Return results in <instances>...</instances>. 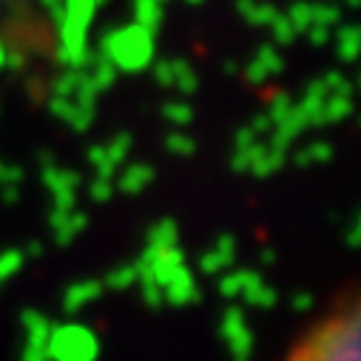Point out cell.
<instances>
[{
	"instance_id": "obj_1",
	"label": "cell",
	"mask_w": 361,
	"mask_h": 361,
	"mask_svg": "<svg viewBox=\"0 0 361 361\" xmlns=\"http://www.w3.org/2000/svg\"><path fill=\"white\" fill-rule=\"evenodd\" d=\"M358 330H361L358 302L350 299L341 310L330 313L319 327H313L285 355V361H361Z\"/></svg>"
},
{
	"instance_id": "obj_2",
	"label": "cell",
	"mask_w": 361,
	"mask_h": 361,
	"mask_svg": "<svg viewBox=\"0 0 361 361\" xmlns=\"http://www.w3.org/2000/svg\"><path fill=\"white\" fill-rule=\"evenodd\" d=\"M100 57L109 60L117 71H128V74H137L142 68L151 66V57H154V32L131 23V26H123L111 35L103 37V46H100Z\"/></svg>"
},
{
	"instance_id": "obj_3",
	"label": "cell",
	"mask_w": 361,
	"mask_h": 361,
	"mask_svg": "<svg viewBox=\"0 0 361 361\" xmlns=\"http://www.w3.org/2000/svg\"><path fill=\"white\" fill-rule=\"evenodd\" d=\"M40 179H43V185L51 191L54 200H57V197H74V194H77V185H80V173H77V171L60 168V165H54L51 159L43 162Z\"/></svg>"
},
{
	"instance_id": "obj_4",
	"label": "cell",
	"mask_w": 361,
	"mask_h": 361,
	"mask_svg": "<svg viewBox=\"0 0 361 361\" xmlns=\"http://www.w3.org/2000/svg\"><path fill=\"white\" fill-rule=\"evenodd\" d=\"M282 68H285V60H282V54H279L276 46H259L256 57L245 68V77L250 82H264V80H270L274 74H279Z\"/></svg>"
},
{
	"instance_id": "obj_5",
	"label": "cell",
	"mask_w": 361,
	"mask_h": 361,
	"mask_svg": "<svg viewBox=\"0 0 361 361\" xmlns=\"http://www.w3.org/2000/svg\"><path fill=\"white\" fill-rule=\"evenodd\" d=\"M49 109H51V114H54L57 120L68 123L74 131H85L88 126L94 123V109H92V106H80V103H74L71 97H51Z\"/></svg>"
},
{
	"instance_id": "obj_6",
	"label": "cell",
	"mask_w": 361,
	"mask_h": 361,
	"mask_svg": "<svg viewBox=\"0 0 361 361\" xmlns=\"http://www.w3.org/2000/svg\"><path fill=\"white\" fill-rule=\"evenodd\" d=\"M285 159H288V151L270 145V142H259L256 151H253V157H250L247 171L253 176H259V179H267V176H274L276 171H282Z\"/></svg>"
},
{
	"instance_id": "obj_7",
	"label": "cell",
	"mask_w": 361,
	"mask_h": 361,
	"mask_svg": "<svg viewBox=\"0 0 361 361\" xmlns=\"http://www.w3.org/2000/svg\"><path fill=\"white\" fill-rule=\"evenodd\" d=\"M151 183H154V168L145 165V162H134V165H128V168L123 171V176H120L117 185H120L123 194H140V191H145Z\"/></svg>"
},
{
	"instance_id": "obj_8",
	"label": "cell",
	"mask_w": 361,
	"mask_h": 361,
	"mask_svg": "<svg viewBox=\"0 0 361 361\" xmlns=\"http://www.w3.org/2000/svg\"><path fill=\"white\" fill-rule=\"evenodd\" d=\"M239 15L250 23V26H270V20H274L279 12L274 4H264V0H239Z\"/></svg>"
},
{
	"instance_id": "obj_9",
	"label": "cell",
	"mask_w": 361,
	"mask_h": 361,
	"mask_svg": "<svg viewBox=\"0 0 361 361\" xmlns=\"http://www.w3.org/2000/svg\"><path fill=\"white\" fill-rule=\"evenodd\" d=\"M82 71L88 74V80H92V82L97 85V92H100V94L106 92V88H111V85H114V80H117V68H114L109 60H103L100 54L88 60V63L82 66Z\"/></svg>"
},
{
	"instance_id": "obj_10",
	"label": "cell",
	"mask_w": 361,
	"mask_h": 361,
	"mask_svg": "<svg viewBox=\"0 0 361 361\" xmlns=\"http://www.w3.org/2000/svg\"><path fill=\"white\" fill-rule=\"evenodd\" d=\"M233 236H222L205 256H202V267L208 270V274H216V270H222L225 264H231L233 259Z\"/></svg>"
},
{
	"instance_id": "obj_11",
	"label": "cell",
	"mask_w": 361,
	"mask_h": 361,
	"mask_svg": "<svg viewBox=\"0 0 361 361\" xmlns=\"http://www.w3.org/2000/svg\"><path fill=\"white\" fill-rule=\"evenodd\" d=\"M134 23L148 29V32H157L159 23H162V4L159 0H134Z\"/></svg>"
},
{
	"instance_id": "obj_12",
	"label": "cell",
	"mask_w": 361,
	"mask_h": 361,
	"mask_svg": "<svg viewBox=\"0 0 361 361\" xmlns=\"http://www.w3.org/2000/svg\"><path fill=\"white\" fill-rule=\"evenodd\" d=\"M171 88H176L179 94H197V88H200V77H197V71H194V66H191V63H185V60H173Z\"/></svg>"
},
{
	"instance_id": "obj_13",
	"label": "cell",
	"mask_w": 361,
	"mask_h": 361,
	"mask_svg": "<svg viewBox=\"0 0 361 361\" xmlns=\"http://www.w3.org/2000/svg\"><path fill=\"white\" fill-rule=\"evenodd\" d=\"M350 111H353V94H327L324 97V109H322L324 123H341L350 117Z\"/></svg>"
},
{
	"instance_id": "obj_14",
	"label": "cell",
	"mask_w": 361,
	"mask_h": 361,
	"mask_svg": "<svg viewBox=\"0 0 361 361\" xmlns=\"http://www.w3.org/2000/svg\"><path fill=\"white\" fill-rule=\"evenodd\" d=\"M336 54L344 63L355 60V54H358V29L355 26H341L338 29V35H336Z\"/></svg>"
},
{
	"instance_id": "obj_15",
	"label": "cell",
	"mask_w": 361,
	"mask_h": 361,
	"mask_svg": "<svg viewBox=\"0 0 361 361\" xmlns=\"http://www.w3.org/2000/svg\"><path fill=\"white\" fill-rule=\"evenodd\" d=\"M173 245H176V225L171 219H162L159 225L151 228V236H148L151 250H165V247H173Z\"/></svg>"
},
{
	"instance_id": "obj_16",
	"label": "cell",
	"mask_w": 361,
	"mask_h": 361,
	"mask_svg": "<svg viewBox=\"0 0 361 361\" xmlns=\"http://www.w3.org/2000/svg\"><path fill=\"white\" fill-rule=\"evenodd\" d=\"M330 157H333V148H330L324 140H316V142H310V145L296 157V162H299V165H322V162H330Z\"/></svg>"
},
{
	"instance_id": "obj_17",
	"label": "cell",
	"mask_w": 361,
	"mask_h": 361,
	"mask_svg": "<svg viewBox=\"0 0 361 361\" xmlns=\"http://www.w3.org/2000/svg\"><path fill=\"white\" fill-rule=\"evenodd\" d=\"M77 82H80V68H66V71H60V77H57L54 85H51V97H74Z\"/></svg>"
},
{
	"instance_id": "obj_18",
	"label": "cell",
	"mask_w": 361,
	"mask_h": 361,
	"mask_svg": "<svg viewBox=\"0 0 361 361\" xmlns=\"http://www.w3.org/2000/svg\"><path fill=\"white\" fill-rule=\"evenodd\" d=\"M285 18H288L290 26L296 29V35H299V32H307V29L313 26V4H305V0H302V4H293Z\"/></svg>"
},
{
	"instance_id": "obj_19",
	"label": "cell",
	"mask_w": 361,
	"mask_h": 361,
	"mask_svg": "<svg viewBox=\"0 0 361 361\" xmlns=\"http://www.w3.org/2000/svg\"><path fill=\"white\" fill-rule=\"evenodd\" d=\"M100 293V285L97 282H80V285H74L71 290H68V296H66V307H80V305H85V302H92V296H97Z\"/></svg>"
},
{
	"instance_id": "obj_20",
	"label": "cell",
	"mask_w": 361,
	"mask_h": 361,
	"mask_svg": "<svg viewBox=\"0 0 361 361\" xmlns=\"http://www.w3.org/2000/svg\"><path fill=\"white\" fill-rule=\"evenodd\" d=\"M270 35H274V40H276V46H290L293 40H296V29L290 26V20L285 18V15H276L274 20H270Z\"/></svg>"
},
{
	"instance_id": "obj_21",
	"label": "cell",
	"mask_w": 361,
	"mask_h": 361,
	"mask_svg": "<svg viewBox=\"0 0 361 361\" xmlns=\"http://www.w3.org/2000/svg\"><path fill=\"white\" fill-rule=\"evenodd\" d=\"M103 148H106L109 162L117 168L120 162H126V157H128V151H131V137H128V134H120V137H114L111 142H106Z\"/></svg>"
},
{
	"instance_id": "obj_22",
	"label": "cell",
	"mask_w": 361,
	"mask_h": 361,
	"mask_svg": "<svg viewBox=\"0 0 361 361\" xmlns=\"http://www.w3.org/2000/svg\"><path fill=\"white\" fill-rule=\"evenodd\" d=\"M162 117L168 123H173V126H188L191 117H194V111H191L188 103H165L162 106Z\"/></svg>"
},
{
	"instance_id": "obj_23",
	"label": "cell",
	"mask_w": 361,
	"mask_h": 361,
	"mask_svg": "<svg viewBox=\"0 0 361 361\" xmlns=\"http://www.w3.org/2000/svg\"><path fill=\"white\" fill-rule=\"evenodd\" d=\"M165 148H168L173 157H191V154L197 151V142H194L188 134H179V131H173V134L165 140Z\"/></svg>"
},
{
	"instance_id": "obj_24",
	"label": "cell",
	"mask_w": 361,
	"mask_h": 361,
	"mask_svg": "<svg viewBox=\"0 0 361 361\" xmlns=\"http://www.w3.org/2000/svg\"><path fill=\"white\" fill-rule=\"evenodd\" d=\"M338 20H341V12L336 6H330V4H313V26L333 29V26H338Z\"/></svg>"
},
{
	"instance_id": "obj_25",
	"label": "cell",
	"mask_w": 361,
	"mask_h": 361,
	"mask_svg": "<svg viewBox=\"0 0 361 361\" xmlns=\"http://www.w3.org/2000/svg\"><path fill=\"white\" fill-rule=\"evenodd\" d=\"M293 106H296V103H293L288 94H276V97H274V103H270V109H267L264 114L270 117V123H274V126H279V123L293 111Z\"/></svg>"
},
{
	"instance_id": "obj_26",
	"label": "cell",
	"mask_w": 361,
	"mask_h": 361,
	"mask_svg": "<svg viewBox=\"0 0 361 361\" xmlns=\"http://www.w3.org/2000/svg\"><path fill=\"white\" fill-rule=\"evenodd\" d=\"M327 94H353V82L341 74V71H330L327 77H322Z\"/></svg>"
},
{
	"instance_id": "obj_27",
	"label": "cell",
	"mask_w": 361,
	"mask_h": 361,
	"mask_svg": "<svg viewBox=\"0 0 361 361\" xmlns=\"http://www.w3.org/2000/svg\"><path fill=\"white\" fill-rule=\"evenodd\" d=\"M88 194H92V200L94 202H106V200H111V194H114V183H111V176H97L92 185H88Z\"/></svg>"
},
{
	"instance_id": "obj_28",
	"label": "cell",
	"mask_w": 361,
	"mask_h": 361,
	"mask_svg": "<svg viewBox=\"0 0 361 361\" xmlns=\"http://www.w3.org/2000/svg\"><path fill=\"white\" fill-rule=\"evenodd\" d=\"M20 262H23L20 250H9V253H4V256H0V279H6V276H12V274H15V270L20 267Z\"/></svg>"
},
{
	"instance_id": "obj_29",
	"label": "cell",
	"mask_w": 361,
	"mask_h": 361,
	"mask_svg": "<svg viewBox=\"0 0 361 361\" xmlns=\"http://www.w3.org/2000/svg\"><path fill=\"white\" fill-rule=\"evenodd\" d=\"M259 142H262V137H259L253 128H242V131L236 134L233 148H236V151H245V148H253V145H259Z\"/></svg>"
},
{
	"instance_id": "obj_30",
	"label": "cell",
	"mask_w": 361,
	"mask_h": 361,
	"mask_svg": "<svg viewBox=\"0 0 361 361\" xmlns=\"http://www.w3.org/2000/svg\"><path fill=\"white\" fill-rule=\"evenodd\" d=\"M154 77H157V82H162V85H168V88H171V77H173V60H159V63L154 66Z\"/></svg>"
},
{
	"instance_id": "obj_31",
	"label": "cell",
	"mask_w": 361,
	"mask_h": 361,
	"mask_svg": "<svg viewBox=\"0 0 361 361\" xmlns=\"http://www.w3.org/2000/svg\"><path fill=\"white\" fill-rule=\"evenodd\" d=\"M305 35L310 37V43H313V46H324V43L330 40V29H327V26H310Z\"/></svg>"
},
{
	"instance_id": "obj_32",
	"label": "cell",
	"mask_w": 361,
	"mask_h": 361,
	"mask_svg": "<svg viewBox=\"0 0 361 361\" xmlns=\"http://www.w3.org/2000/svg\"><path fill=\"white\" fill-rule=\"evenodd\" d=\"M134 274H137L134 267H123V270H117L114 276H109V285H117V288H123V285H128V282L134 279Z\"/></svg>"
},
{
	"instance_id": "obj_33",
	"label": "cell",
	"mask_w": 361,
	"mask_h": 361,
	"mask_svg": "<svg viewBox=\"0 0 361 361\" xmlns=\"http://www.w3.org/2000/svg\"><path fill=\"white\" fill-rule=\"evenodd\" d=\"M250 128H253L259 137H264V134H270V131H274V123H270V117L262 111V114L253 120V126H250Z\"/></svg>"
},
{
	"instance_id": "obj_34",
	"label": "cell",
	"mask_w": 361,
	"mask_h": 361,
	"mask_svg": "<svg viewBox=\"0 0 361 361\" xmlns=\"http://www.w3.org/2000/svg\"><path fill=\"white\" fill-rule=\"evenodd\" d=\"M6 63H9V57H6V49H4V46H0V68H4Z\"/></svg>"
},
{
	"instance_id": "obj_35",
	"label": "cell",
	"mask_w": 361,
	"mask_h": 361,
	"mask_svg": "<svg viewBox=\"0 0 361 361\" xmlns=\"http://www.w3.org/2000/svg\"><path fill=\"white\" fill-rule=\"evenodd\" d=\"M4 165H6V162H4V159H0V173H4Z\"/></svg>"
},
{
	"instance_id": "obj_36",
	"label": "cell",
	"mask_w": 361,
	"mask_h": 361,
	"mask_svg": "<svg viewBox=\"0 0 361 361\" xmlns=\"http://www.w3.org/2000/svg\"><path fill=\"white\" fill-rule=\"evenodd\" d=\"M188 4H194V6H197V4H202V0H188Z\"/></svg>"
},
{
	"instance_id": "obj_37",
	"label": "cell",
	"mask_w": 361,
	"mask_h": 361,
	"mask_svg": "<svg viewBox=\"0 0 361 361\" xmlns=\"http://www.w3.org/2000/svg\"><path fill=\"white\" fill-rule=\"evenodd\" d=\"M347 4H350V6H355V4H358V0H347Z\"/></svg>"
},
{
	"instance_id": "obj_38",
	"label": "cell",
	"mask_w": 361,
	"mask_h": 361,
	"mask_svg": "<svg viewBox=\"0 0 361 361\" xmlns=\"http://www.w3.org/2000/svg\"><path fill=\"white\" fill-rule=\"evenodd\" d=\"M159 4H168V0H159Z\"/></svg>"
}]
</instances>
